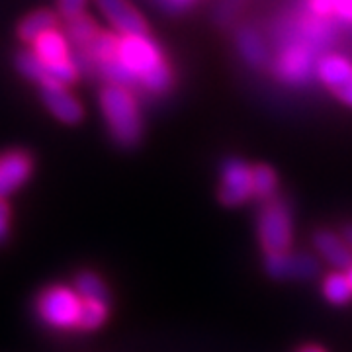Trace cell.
<instances>
[{"mask_svg": "<svg viewBox=\"0 0 352 352\" xmlns=\"http://www.w3.org/2000/svg\"><path fill=\"white\" fill-rule=\"evenodd\" d=\"M118 61L133 76L135 85L151 94H164L173 87V71L164 59L163 50L149 36H120Z\"/></svg>", "mask_w": 352, "mask_h": 352, "instance_id": "obj_1", "label": "cell"}, {"mask_svg": "<svg viewBox=\"0 0 352 352\" xmlns=\"http://www.w3.org/2000/svg\"><path fill=\"white\" fill-rule=\"evenodd\" d=\"M100 108L113 141L120 147L131 149L139 145L143 138V120L131 88L106 85L100 92Z\"/></svg>", "mask_w": 352, "mask_h": 352, "instance_id": "obj_2", "label": "cell"}, {"mask_svg": "<svg viewBox=\"0 0 352 352\" xmlns=\"http://www.w3.org/2000/svg\"><path fill=\"white\" fill-rule=\"evenodd\" d=\"M319 50L303 38L288 41L274 61V75L289 87H305L317 78Z\"/></svg>", "mask_w": 352, "mask_h": 352, "instance_id": "obj_3", "label": "cell"}, {"mask_svg": "<svg viewBox=\"0 0 352 352\" xmlns=\"http://www.w3.org/2000/svg\"><path fill=\"white\" fill-rule=\"evenodd\" d=\"M258 239L266 254L289 251L292 245V212L288 201L280 196L263 201L256 217Z\"/></svg>", "mask_w": 352, "mask_h": 352, "instance_id": "obj_4", "label": "cell"}, {"mask_svg": "<svg viewBox=\"0 0 352 352\" xmlns=\"http://www.w3.org/2000/svg\"><path fill=\"white\" fill-rule=\"evenodd\" d=\"M82 300L76 296L75 289L65 286H53L39 294L36 309L39 319L53 329H75L78 327Z\"/></svg>", "mask_w": 352, "mask_h": 352, "instance_id": "obj_5", "label": "cell"}, {"mask_svg": "<svg viewBox=\"0 0 352 352\" xmlns=\"http://www.w3.org/2000/svg\"><path fill=\"white\" fill-rule=\"evenodd\" d=\"M221 184H219V201L227 208H237L254 196L252 188V166L239 157H229L221 164Z\"/></svg>", "mask_w": 352, "mask_h": 352, "instance_id": "obj_6", "label": "cell"}, {"mask_svg": "<svg viewBox=\"0 0 352 352\" xmlns=\"http://www.w3.org/2000/svg\"><path fill=\"white\" fill-rule=\"evenodd\" d=\"M264 270L274 280H311L319 274L321 264L307 252H276L264 256Z\"/></svg>", "mask_w": 352, "mask_h": 352, "instance_id": "obj_7", "label": "cell"}, {"mask_svg": "<svg viewBox=\"0 0 352 352\" xmlns=\"http://www.w3.org/2000/svg\"><path fill=\"white\" fill-rule=\"evenodd\" d=\"M317 80L352 108V61L340 53H325L317 63Z\"/></svg>", "mask_w": 352, "mask_h": 352, "instance_id": "obj_8", "label": "cell"}, {"mask_svg": "<svg viewBox=\"0 0 352 352\" xmlns=\"http://www.w3.org/2000/svg\"><path fill=\"white\" fill-rule=\"evenodd\" d=\"M96 6L118 36H145L147 22L127 0H96Z\"/></svg>", "mask_w": 352, "mask_h": 352, "instance_id": "obj_9", "label": "cell"}, {"mask_svg": "<svg viewBox=\"0 0 352 352\" xmlns=\"http://www.w3.org/2000/svg\"><path fill=\"white\" fill-rule=\"evenodd\" d=\"M39 94H41V100L45 104V108L50 110L59 122L63 124H78L85 116L82 110V104L76 100L75 96L71 94V90L63 85H43L39 87Z\"/></svg>", "mask_w": 352, "mask_h": 352, "instance_id": "obj_10", "label": "cell"}, {"mask_svg": "<svg viewBox=\"0 0 352 352\" xmlns=\"http://www.w3.org/2000/svg\"><path fill=\"white\" fill-rule=\"evenodd\" d=\"M34 168V159L25 151H10L0 157V200L24 186Z\"/></svg>", "mask_w": 352, "mask_h": 352, "instance_id": "obj_11", "label": "cell"}, {"mask_svg": "<svg viewBox=\"0 0 352 352\" xmlns=\"http://www.w3.org/2000/svg\"><path fill=\"white\" fill-rule=\"evenodd\" d=\"M311 243L315 251L340 272H346L352 266V249L346 245L344 237H339L337 233L327 229H319L314 233Z\"/></svg>", "mask_w": 352, "mask_h": 352, "instance_id": "obj_12", "label": "cell"}, {"mask_svg": "<svg viewBox=\"0 0 352 352\" xmlns=\"http://www.w3.org/2000/svg\"><path fill=\"white\" fill-rule=\"evenodd\" d=\"M32 51L38 55L43 63L47 65L61 63V61H67V59L73 57L71 41L67 38V34L59 32V30H51L39 39H36L32 43Z\"/></svg>", "mask_w": 352, "mask_h": 352, "instance_id": "obj_13", "label": "cell"}, {"mask_svg": "<svg viewBox=\"0 0 352 352\" xmlns=\"http://www.w3.org/2000/svg\"><path fill=\"white\" fill-rule=\"evenodd\" d=\"M237 50L249 67H264L268 61V47L264 39L252 28H243L237 34Z\"/></svg>", "mask_w": 352, "mask_h": 352, "instance_id": "obj_14", "label": "cell"}, {"mask_svg": "<svg viewBox=\"0 0 352 352\" xmlns=\"http://www.w3.org/2000/svg\"><path fill=\"white\" fill-rule=\"evenodd\" d=\"M59 25V16L51 10H36L30 16H25L24 20L18 25V36L25 43H34L43 34H47L51 30H57Z\"/></svg>", "mask_w": 352, "mask_h": 352, "instance_id": "obj_15", "label": "cell"}, {"mask_svg": "<svg viewBox=\"0 0 352 352\" xmlns=\"http://www.w3.org/2000/svg\"><path fill=\"white\" fill-rule=\"evenodd\" d=\"M98 32H100V28L94 24V20L85 12L76 14L73 18H67L65 34L71 41V45H75L76 51L87 50L90 41L96 38Z\"/></svg>", "mask_w": 352, "mask_h": 352, "instance_id": "obj_16", "label": "cell"}, {"mask_svg": "<svg viewBox=\"0 0 352 352\" xmlns=\"http://www.w3.org/2000/svg\"><path fill=\"white\" fill-rule=\"evenodd\" d=\"M73 289H75L76 296L82 302H87V300H92V302H110L108 286L104 284V280L98 274H94L90 270H85V272L76 274Z\"/></svg>", "mask_w": 352, "mask_h": 352, "instance_id": "obj_17", "label": "cell"}, {"mask_svg": "<svg viewBox=\"0 0 352 352\" xmlns=\"http://www.w3.org/2000/svg\"><path fill=\"white\" fill-rule=\"evenodd\" d=\"M323 296L327 298V302L333 305H344L352 300V288L351 282L344 272H331L323 280Z\"/></svg>", "mask_w": 352, "mask_h": 352, "instance_id": "obj_18", "label": "cell"}, {"mask_svg": "<svg viewBox=\"0 0 352 352\" xmlns=\"http://www.w3.org/2000/svg\"><path fill=\"white\" fill-rule=\"evenodd\" d=\"M252 188H254V198L263 201L272 200L278 190V176L274 168H270L268 164L252 166Z\"/></svg>", "mask_w": 352, "mask_h": 352, "instance_id": "obj_19", "label": "cell"}, {"mask_svg": "<svg viewBox=\"0 0 352 352\" xmlns=\"http://www.w3.org/2000/svg\"><path fill=\"white\" fill-rule=\"evenodd\" d=\"M16 67H18V71H20L25 78H30V80L38 82L39 87H43V85H47V82H50V76H47V65L43 63V61H41V59H39L38 55H36L32 50L18 53V57H16Z\"/></svg>", "mask_w": 352, "mask_h": 352, "instance_id": "obj_20", "label": "cell"}, {"mask_svg": "<svg viewBox=\"0 0 352 352\" xmlns=\"http://www.w3.org/2000/svg\"><path fill=\"white\" fill-rule=\"evenodd\" d=\"M110 314V302H92L87 300L80 305V317H78V327L80 331H94L108 319Z\"/></svg>", "mask_w": 352, "mask_h": 352, "instance_id": "obj_21", "label": "cell"}, {"mask_svg": "<svg viewBox=\"0 0 352 352\" xmlns=\"http://www.w3.org/2000/svg\"><path fill=\"white\" fill-rule=\"evenodd\" d=\"M307 6L314 16L319 18H331L335 14V6H337V0H307Z\"/></svg>", "mask_w": 352, "mask_h": 352, "instance_id": "obj_22", "label": "cell"}, {"mask_svg": "<svg viewBox=\"0 0 352 352\" xmlns=\"http://www.w3.org/2000/svg\"><path fill=\"white\" fill-rule=\"evenodd\" d=\"M10 208L4 200H0V245H4L10 237Z\"/></svg>", "mask_w": 352, "mask_h": 352, "instance_id": "obj_23", "label": "cell"}, {"mask_svg": "<svg viewBox=\"0 0 352 352\" xmlns=\"http://www.w3.org/2000/svg\"><path fill=\"white\" fill-rule=\"evenodd\" d=\"M87 0H59V10L65 18H73L76 14H82Z\"/></svg>", "mask_w": 352, "mask_h": 352, "instance_id": "obj_24", "label": "cell"}, {"mask_svg": "<svg viewBox=\"0 0 352 352\" xmlns=\"http://www.w3.org/2000/svg\"><path fill=\"white\" fill-rule=\"evenodd\" d=\"M192 2H194V0H161V4H163L166 10H170V12H180V10H186Z\"/></svg>", "mask_w": 352, "mask_h": 352, "instance_id": "obj_25", "label": "cell"}, {"mask_svg": "<svg viewBox=\"0 0 352 352\" xmlns=\"http://www.w3.org/2000/svg\"><path fill=\"white\" fill-rule=\"evenodd\" d=\"M342 237H344V241H346V245H349V247L352 249V226H349L346 229H344Z\"/></svg>", "mask_w": 352, "mask_h": 352, "instance_id": "obj_26", "label": "cell"}, {"mask_svg": "<svg viewBox=\"0 0 352 352\" xmlns=\"http://www.w3.org/2000/svg\"><path fill=\"white\" fill-rule=\"evenodd\" d=\"M300 352H325L323 349H319V346H303Z\"/></svg>", "mask_w": 352, "mask_h": 352, "instance_id": "obj_27", "label": "cell"}, {"mask_svg": "<svg viewBox=\"0 0 352 352\" xmlns=\"http://www.w3.org/2000/svg\"><path fill=\"white\" fill-rule=\"evenodd\" d=\"M344 274H346V278H349V282H351V288H352V266L346 270V272H344Z\"/></svg>", "mask_w": 352, "mask_h": 352, "instance_id": "obj_28", "label": "cell"}]
</instances>
